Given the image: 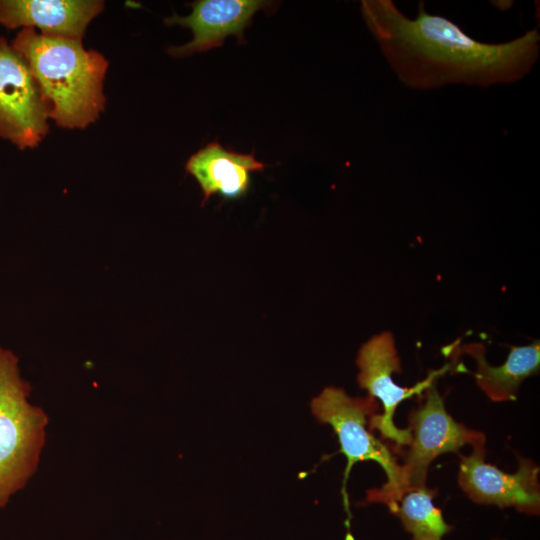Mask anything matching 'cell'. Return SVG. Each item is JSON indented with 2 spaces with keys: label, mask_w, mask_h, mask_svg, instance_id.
I'll return each mask as SVG.
<instances>
[{
  "label": "cell",
  "mask_w": 540,
  "mask_h": 540,
  "mask_svg": "<svg viewBox=\"0 0 540 540\" xmlns=\"http://www.w3.org/2000/svg\"><path fill=\"white\" fill-rule=\"evenodd\" d=\"M264 0H198L190 4L192 12L186 17L174 14L165 19L167 25H180L189 28L193 39L181 46H171L168 53L183 57L195 52H203L222 46L226 37L236 36L240 43L245 42L244 30L254 14L270 7Z\"/></svg>",
  "instance_id": "9"
},
{
  "label": "cell",
  "mask_w": 540,
  "mask_h": 540,
  "mask_svg": "<svg viewBox=\"0 0 540 540\" xmlns=\"http://www.w3.org/2000/svg\"><path fill=\"white\" fill-rule=\"evenodd\" d=\"M11 46L24 58L49 105V117L65 128H85L104 110L108 61L81 40L22 28Z\"/></svg>",
  "instance_id": "2"
},
{
  "label": "cell",
  "mask_w": 540,
  "mask_h": 540,
  "mask_svg": "<svg viewBox=\"0 0 540 540\" xmlns=\"http://www.w3.org/2000/svg\"><path fill=\"white\" fill-rule=\"evenodd\" d=\"M30 391L17 356L0 348V508L34 475L45 444L48 416Z\"/></svg>",
  "instance_id": "3"
},
{
  "label": "cell",
  "mask_w": 540,
  "mask_h": 540,
  "mask_svg": "<svg viewBox=\"0 0 540 540\" xmlns=\"http://www.w3.org/2000/svg\"><path fill=\"white\" fill-rule=\"evenodd\" d=\"M485 454V446H477L469 456L460 455L458 483L464 493L477 504L514 507L519 512L538 515L539 466L518 456V470L506 473L485 462Z\"/></svg>",
  "instance_id": "8"
},
{
  "label": "cell",
  "mask_w": 540,
  "mask_h": 540,
  "mask_svg": "<svg viewBox=\"0 0 540 540\" xmlns=\"http://www.w3.org/2000/svg\"><path fill=\"white\" fill-rule=\"evenodd\" d=\"M361 14L393 72L413 89L514 83L532 70L540 53L537 28L503 43L480 42L451 20L428 13L423 2L415 18L391 0H363Z\"/></svg>",
  "instance_id": "1"
},
{
  "label": "cell",
  "mask_w": 540,
  "mask_h": 540,
  "mask_svg": "<svg viewBox=\"0 0 540 540\" xmlns=\"http://www.w3.org/2000/svg\"><path fill=\"white\" fill-rule=\"evenodd\" d=\"M437 491L426 486L406 493L392 513L396 514L412 540H443L453 529L434 503ZM498 540V539H494Z\"/></svg>",
  "instance_id": "13"
},
{
  "label": "cell",
  "mask_w": 540,
  "mask_h": 540,
  "mask_svg": "<svg viewBox=\"0 0 540 540\" xmlns=\"http://www.w3.org/2000/svg\"><path fill=\"white\" fill-rule=\"evenodd\" d=\"M315 418L329 424L335 431L342 453L347 459L343 483V498L348 511L346 481L355 463L373 460L385 471L387 481L380 489L367 492V502L382 503L392 512L401 500V465L391 450L366 428L370 418L379 411V403L371 396L351 397L343 389L327 387L311 402Z\"/></svg>",
  "instance_id": "4"
},
{
  "label": "cell",
  "mask_w": 540,
  "mask_h": 540,
  "mask_svg": "<svg viewBox=\"0 0 540 540\" xmlns=\"http://www.w3.org/2000/svg\"><path fill=\"white\" fill-rule=\"evenodd\" d=\"M359 373L358 384L368 391V395L379 400L383 406V414L376 413L369 418L370 429H377L383 438L394 441L398 446H408L411 440L409 429L395 426L393 417L398 405L413 395H420L434 384L435 380L447 372L451 365L447 364L434 370L413 387L398 386L392 378L394 373L402 371L394 336L385 331L374 335L359 349L357 360Z\"/></svg>",
  "instance_id": "6"
},
{
  "label": "cell",
  "mask_w": 540,
  "mask_h": 540,
  "mask_svg": "<svg viewBox=\"0 0 540 540\" xmlns=\"http://www.w3.org/2000/svg\"><path fill=\"white\" fill-rule=\"evenodd\" d=\"M266 165L250 154L228 150L218 142H211L191 155L185 168L200 185L202 205L213 195L226 199L243 197L249 189L251 173L263 171Z\"/></svg>",
  "instance_id": "11"
},
{
  "label": "cell",
  "mask_w": 540,
  "mask_h": 540,
  "mask_svg": "<svg viewBox=\"0 0 540 540\" xmlns=\"http://www.w3.org/2000/svg\"><path fill=\"white\" fill-rule=\"evenodd\" d=\"M411 440L401 465L402 497L426 486L430 463L439 455L458 452L466 444L485 446V434L456 422L446 411L434 384L426 389L425 402L409 415Z\"/></svg>",
  "instance_id": "5"
},
{
  "label": "cell",
  "mask_w": 540,
  "mask_h": 540,
  "mask_svg": "<svg viewBox=\"0 0 540 540\" xmlns=\"http://www.w3.org/2000/svg\"><path fill=\"white\" fill-rule=\"evenodd\" d=\"M449 350L466 353L476 361L473 376L478 387L493 402L515 400L521 383L539 372L540 343L513 346L504 364L492 366L487 363L486 350L482 343H468L463 346L452 344Z\"/></svg>",
  "instance_id": "12"
},
{
  "label": "cell",
  "mask_w": 540,
  "mask_h": 540,
  "mask_svg": "<svg viewBox=\"0 0 540 540\" xmlns=\"http://www.w3.org/2000/svg\"><path fill=\"white\" fill-rule=\"evenodd\" d=\"M49 105L24 58L0 38V137L20 149L48 132Z\"/></svg>",
  "instance_id": "7"
},
{
  "label": "cell",
  "mask_w": 540,
  "mask_h": 540,
  "mask_svg": "<svg viewBox=\"0 0 540 540\" xmlns=\"http://www.w3.org/2000/svg\"><path fill=\"white\" fill-rule=\"evenodd\" d=\"M104 8L94 0H0V24L7 29L39 28L48 36L81 40Z\"/></svg>",
  "instance_id": "10"
}]
</instances>
